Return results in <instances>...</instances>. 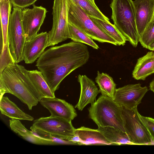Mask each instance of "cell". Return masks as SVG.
I'll return each instance as SVG.
<instances>
[{
	"label": "cell",
	"mask_w": 154,
	"mask_h": 154,
	"mask_svg": "<svg viewBox=\"0 0 154 154\" xmlns=\"http://www.w3.org/2000/svg\"><path fill=\"white\" fill-rule=\"evenodd\" d=\"M154 73V52H148L139 58L132 72V76L136 80H144Z\"/></svg>",
	"instance_id": "e0dca14e"
},
{
	"label": "cell",
	"mask_w": 154,
	"mask_h": 154,
	"mask_svg": "<svg viewBox=\"0 0 154 154\" xmlns=\"http://www.w3.org/2000/svg\"><path fill=\"white\" fill-rule=\"evenodd\" d=\"M47 12L45 8L34 4L31 9H22V21L26 42L30 41L37 34L44 22Z\"/></svg>",
	"instance_id": "8fae6325"
},
{
	"label": "cell",
	"mask_w": 154,
	"mask_h": 154,
	"mask_svg": "<svg viewBox=\"0 0 154 154\" xmlns=\"http://www.w3.org/2000/svg\"><path fill=\"white\" fill-rule=\"evenodd\" d=\"M40 102L50 113V116L63 118L70 121L77 116L74 106L65 100L54 97H44Z\"/></svg>",
	"instance_id": "7c38bea8"
},
{
	"label": "cell",
	"mask_w": 154,
	"mask_h": 154,
	"mask_svg": "<svg viewBox=\"0 0 154 154\" xmlns=\"http://www.w3.org/2000/svg\"><path fill=\"white\" fill-rule=\"evenodd\" d=\"M70 38L73 41L88 45L95 49L99 48L98 46L93 40L80 29L68 22Z\"/></svg>",
	"instance_id": "d4e9b609"
},
{
	"label": "cell",
	"mask_w": 154,
	"mask_h": 154,
	"mask_svg": "<svg viewBox=\"0 0 154 154\" xmlns=\"http://www.w3.org/2000/svg\"><path fill=\"white\" fill-rule=\"evenodd\" d=\"M3 0H0V1H3ZM7 0V1H10V0Z\"/></svg>",
	"instance_id": "836d02e7"
},
{
	"label": "cell",
	"mask_w": 154,
	"mask_h": 154,
	"mask_svg": "<svg viewBox=\"0 0 154 154\" xmlns=\"http://www.w3.org/2000/svg\"><path fill=\"white\" fill-rule=\"evenodd\" d=\"M95 82L99 86V91L102 95L113 99L116 85L112 77L106 73H100L98 71Z\"/></svg>",
	"instance_id": "cb8c5ba5"
},
{
	"label": "cell",
	"mask_w": 154,
	"mask_h": 154,
	"mask_svg": "<svg viewBox=\"0 0 154 154\" xmlns=\"http://www.w3.org/2000/svg\"><path fill=\"white\" fill-rule=\"evenodd\" d=\"M149 87L150 90L154 93V78L150 83Z\"/></svg>",
	"instance_id": "4dcf8cb0"
},
{
	"label": "cell",
	"mask_w": 154,
	"mask_h": 154,
	"mask_svg": "<svg viewBox=\"0 0 154 154\" xmlns=\"http://www.w3.org/2000/svg\"><path fill=\"white\" fill-rule=\"evenodd\" d=\"M22 9L13 7L11 14L8 29L9 51L14 63L23 60V52L26 38L22 21Z\"/></svg>",
	"instance_id": "52a82bcc"
},
{
	"label": "cell",
	"mask_w": 154,
	"mask_h": 154,
	"mask_svg": "<svg viewBox=\"0 0 154 154\" xmlns=\"http://www.w3.org/2000/svg\"><path fill=\"white\" fill-rule=\"evenodd\" d=\"M89 17L99 28L115 40L117 45L123 46L125 44L127 41L126 38L114 24L110 22Z\"/></svg>",
	"instance_id": "603a6c76"
},
{
	"label": "cell",
	"mask_w": 154,
	"mask_h": 154,
	"mask_svg": "<svg viewBox=\"0 0 154 154\" xmlns=\"http://www.w3.org/2000/svg\"><path fill=\"white\" fill-rule=\"evenodd\" d=\"M89 57L87 46L72 41L44 51L37 60L36 66L54 93L63 80L74 70L86 64Z\"/></svg>",
	"instance_id": "6da1fadb"
},
{
	"label": "cell",
	"mask_w": 154,
	"mask_h": 154,
	"mask_svg": "<svg viewBox=\"0 0 154 154\" xmlns=\"http://www.w3.org/2000/svg\"><path fill=\"white\" fill-rule=\"evenodd\" d=\"M95 6L97 7L96 5L94 0H89Z\"/></svg>",
	"instance_id": "d6a6232c"
},
{
	"label": "cell",
	"mask_w": 154,
	"mask_h": 154,
	"mask_svg": "<svg viewBox=\"0 0 154 154\" xmlns=\"http://www.w3.org/2000/svg\"><path fill=\"white\" fill-rule=\"evenodd\" d=\"M138 116L141 122L148 131L153 144L154 143V119L144 116L138 112Z\"/></svg>",
	"instance_id": "f1b7e54d"
},
{
	"label": "cell",
	"mask_w": 154,
	"mask_h": 154,
	"mask_svg": "<svg viewBox=\"0 0 154 154\" xmlns=\"http://www.w3.org/2000/svg\"><path fill=\"white\" fill-rule=\"evenodd\" d=\"M75 134L79 138V145H112L97 129L84 126L75 129Z\"/></svg>",
	"instance_id": "2e32d148"
},
{
	"label": "cell",
	"mask_w": 154,
	"mask_h": 154,
	"mask_svg": "<svg viewBox=\"0 0 154 154\" xmlns=\"http://www.w3.org/2000/svg\"><path fill=\"white\" fill-rule=\"evenodd\" d=\"M27 70L22 65L13 63L0 73L1 97L6 93L12 94L32 110L39 101L37 92L28 75Z\"/></svg>",
	"instance_id": "7a4b0ae2"
},
{
	"label": "cell",
	"mask_w": 154,
	"mask_h": 154,
	"mask_svg": "<svg viewBox=\"0 0 154 154\" xmlns=\"http://www.w3.org/2000/svg\"><path fill=\"white\" fill-rule=\"evenodd\" d=\"M9 125L12 131L26 140L36 144H45V139L35 134L32 131L28 130L20 120L11 119L9 120Z\"/></svg>",
	"instance_id": "7402d4cb"
},
{
	"label": "cell",
	"mask_w": 154,
	"mask_h": 154,
	"mask_svg": "<svg viewBox=\"0 0 154 154\" xmlns=\"http://www.w3.org/2000/svg\"><path fill=\"white\" fill-rule=\"evenodd\" d=\"M48 33L45 32L37 34L25 42L23 52V60L26 64L34 63L48 47Z\"/></svg>",
	"instance_id": "4fadbf2b"
},
{
	"label": "cell",
	"mask_w": 154,
	"mask_h": 154,
	"mask_svg": "<svg viewBox=\"0 0 154 154\" xmlns=\"http://www.w3.org/2000/svg\"><path fill=\"white\" fill-rule=\"evenodd\" d=\"M89 116L98 127L110 126L126 132L122 107L112 99L101 95L88 109Z\"/></svg>",
	"instance_id": "277c9868"
},
{
	"label": "cell",
	"mask_w": 154,
	"mask_h": 154,
	"mask_svg": "<svg viewBox=\"0 0 154 154\" xmlns=\"http://www.w3.org/2000/svg\"><path fill=\"white\" fill-rule=\"evenodd\" d=\"M113 145H134L126 132L113 127H98L97 129Z\"/></svg>",
	"instance_id": "44dd1931"
},
{
	"label": "cell",
	"mask_w": 154,
	"mask_h": 154,
	"mask_svg": "<svg viewBox=\"0 0 154 154\" xmlns=\"http://www.w3.org/2000/svg\"><path fill=\"white\" fill-rule=\"evenodd\" d=\"M154 40V15L141 35L140 36L139 42L143 47L148 49Z\"/></svg>",
	"instance_id": "4316f807"
},
{
	"label": "cell",
	"mask_w": 154,
	"mask_h": 154,
	"mask_svg": "<svg viewBox=\"0 0 154 154\" xmlns=\"http://www.w3.org/2000/svg\"><path fill=\"white\" fill-rule=\"evenodd\" d=\"M78 80L81 91L79 100L75 107L82 111L88 104L94 103L100 92L94 82L86 75H79Z\"/></svg>",
	"instance_id": "9a60e30c"
},
{
	"label": "cell",
	"mask_w": 154,
	"mask_h": 154,
	"mask_svg": "<svg viewBox=\"0 0 154 154\" xmlns=\"http://www.w3.org/2000/svg\"><path fill=\"white\" fill-rule=\"evenodd\" d=\"M33 132L35 134L41 137L52 141L54 142V145H76L75 143L71 141L55 137L50 134L41 131H36Z\"/></svg>",
	"instance_id": "83f0119b"
},
{
	"label": "cell",
	"mask_w": 154,
	"mask_h": 154,
	"mask_svg": "<svg viewBox=\"0 0 154 154\" xmlns=\"http://www.w3.org/2000/svg\"><path fill=\"white\" fill-rule=\"evenodd\" d=\"M111 19L114 24L134 47L139 42L132 0H112Z\"/></svg>",
	"instance_id": "3957f363"
},
{
	"label": "cell",
	"mask_w": 154,
	"mask_h": 154,
	"mask_svg": "<svg viewBox=\"0 0 154 154\" xmlns=\"http://www.w3.org/2000/svg\"><path fill=\"white\" fill-rule=\"evenodd\" d=\"M140 83L128 84L116 89L113 100L121 107L133 109L137 108L148 91Z\"/></svg>",
	"instance_id": "30bf717a"
},
{
	"label": "cell",
	"mask_w": 154,
	"mask_h": 154,
	"mask_svg": "<svg viewBox=\"0 0 154 154\" xmlns=\"http://www.w3.org/2000/svg\"><path fill=\"white\" fill-rule=\"evenodd\" d=\"M122 107L125 132L134 145H152L150 134L138 116L137 108L132 109Z\"/></svg>",
	"instance_id": "9c48e42d"
},
{
	"label": "cell",
	"mask_w": 154,
	"mask_h": 154,
	"mask_svg": "<svg viewBox=\"0 0 154 154\" xmlns=\"http://www.w3.org/2000/svg\"><path fill=\"white\" fill-rule=\"evenodd\" d=\"M133 3L137 29L140 36L154 15V0H135Z\"/></svg>",
	"instance_id": "5bb4252c"
},
{
	"label": "cell",
	"mask_w": 154,
	"mask_h": 154,
	"mask_svg": "<svg viewBox=\"0 0 154 154\" xmlns=\"http://www.w3.org/2000/svg\"><path fill=\"white\" fill-rule=\"evenodd\" d=\"M13 7L23 9L34 4L37 0H10Z\"/></svg>",
	"instance_id": "f546056e"
},
{
	"label": "cell",
	"mask_w": 154,
	"mask_h": 154,
	"mask_svg": "<svg viewBox=\"0 0 154 154\" xmlns=\"http://www.w3.org/2000/svg\"><path fill=\"white\" fill-rule=\"evenodd\" d=\"M32 131H41L70 141L75 136V128L72 122L58 117H42L35 120Z\"/></svg>",
	"instance_id": "ba28073f"
},
{
	"label": "cell",
	"mask_w": 154,
	"mask_h": 154,
	"mask_svg": "<svg viewBox=\"0 0 154 154\" xmlns=\"http://www.w3.org/2000/svg\"><path fill=\"white\" fill-rule=\"evenodd\" d=\"M28 75L38 94V99L44 97H54V93L51 90L42 73L37 70H27Z\"/></svg>",
	"instance_id": "d6986e66"
},
{
	"label": "cell",
	"mask_w": 154,
	"mask_h": 154,
	"mask_svg": "<svg viewBox=\"0 0 154 154\" xmlns=\"http://www.w3.org/2000/svg\"><path fill=\"white\" fill-rule=\"evenodd\" d=\"M11 7L10 0H4L0 2V49L9 48L8 34Z\"/></svg>",
	"instance_id": "ac0fdd59"
},
{
	"label": "cell",
	"mask_w": 154,
	"mask_h": 154,
	"mask_svg": "<svg viewBox=\"0 0 154 154\" xmlns=\"http://www.w3.org/2000/svg\"><path fill=\"white\" fill-rule=\"evenodd\" d=\"M148 49L152 51H154V40L149 46Z\"/></svg>",
	"instance_id": "1f68e13d"
},
{
	"label": "cell",
	"mask_w": 154,
	"mask_h": 154,
	"mask_svg": "<svg viewBox=\"0 0 154 154\" xmlns=\"http://www.w3.org/2000/svg\"><path fill=\"white\" fill-rule=\"evenodd\" d=\"M68 1V22L80 29L92 39L117 45L115 40L99 28L81 8L72 0Z\"/></svg>",
	"instance_id": "5b68a950"
},
{
	"label": "cell",
	"mask_w": 154,
	"mask_h": 154,
	"mask_svg": "<svg viewBox=\"0 0 154 154\" xmlns=\"http://www.w3.org/2000/svg\"><path fill=\"white\" fill-rule=\"evenodd\" d=\"M0 109L2 114L11 119L32 121L34 118L21 110L7 97H1Z\"/></svg>",
	"instance_id": "ffe728a7"
},
{
	"label": "cell",
	"mask_w": 154,
	"mask_h": 154,
	"mask_svg": "<svg viewBox=\"0 0 154 154\" xmlns=\"http://www.w3.org/2000/svg\"><path fill=\"white\" fill-rule=\"evenodd\" d=\"M69 7L68 0H54L52 26L48 33V47L70 38L68 20Z\"/></svg>",
	"instance_id": "8992f818"
},
{
	"label": "cell",
	"mask_w": 154,
	"mask_h": 154,
	"mask_svg": "<svg viewBox=\"0 0 154 154\" xmlns=\"http://www.w3.org/2000/svg\"><path fill=\"white\" fill-rule=\"evenodd\" d=\"M72 0L89 16L110 22L109 19L100 11L98 7L94 6L89 0Z\"/></svg>",
	"instance_id": "484cf974"
}]
</instances>
